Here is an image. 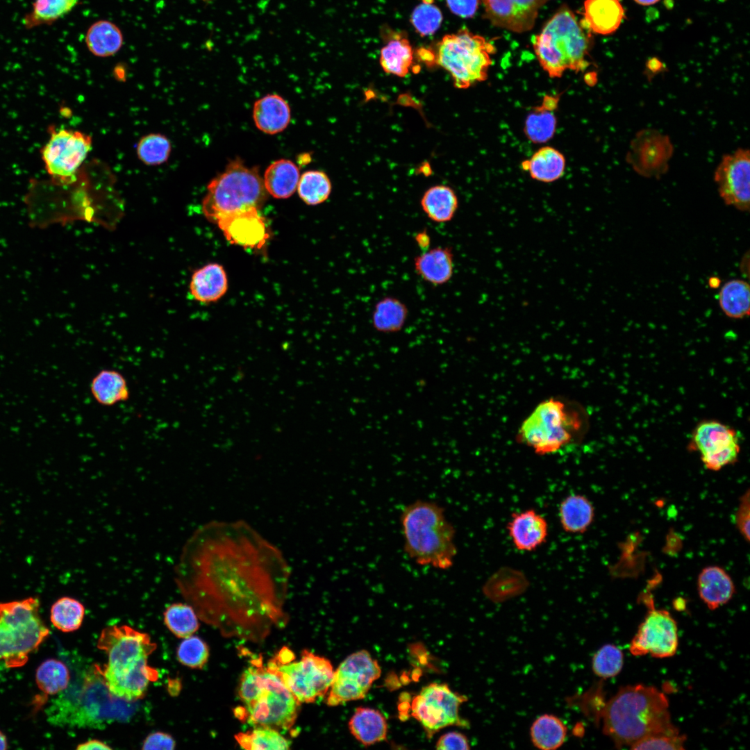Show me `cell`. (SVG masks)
I'll return each instance as SVG.
<instances>
[{"label": "cell", "mask_w": 750, "mask_h": 750, "mask_svg": "<svg viewBox=\"0 0 750 750\" xmlns=\"http://www.w3.org/2000/svg\"><path fill=\"white\" fill-rule=\"evenodd\" d=\"M594 516V507L584 494H569L562 499L558 506L560 526L569 534L585 533L593 523Z\"/></svg>", "instance_id": "cell-28"}, {"label": "cell", "mask_w": 750, "mask_h": 750, "mask_svg": "<svg viewBox=\"0 0 750 750\" xmlns=\"http://www.w3.org/2000/svg\"><path fill=\"white\" fill-rule=\"evenodd\" d=\"M566 160L558 149L545 146L522 162V167L531 177L542 183H552L560 178L565 170Z\"/></svg>", "instance_id": "cell-33"}, {"label": "cell", "mask_w": 750, "mask_h": 750, "mask_svg": "<svg viewBox=\"0 0 750 750\" xmlns=\"http://www.w3.org/2000/svg\"><path fill=\"white\" fill-rule=\"evenodd\" d=\"M85 615V607L78 600L62 597L51 606L50 619L58 630L69 633L80 628Z\"/></svg>", "instance_id": "cell-43"}, {"label": "cell", "mask_w": 750, "mask_h": 750, "mask_svg": "<svg viewBox=\"0 0 750 750\" xmlns=\"http://www.w3.org/2000/svg\"><path fill=\"white\" fill-rule=\"evenodd\" d=\"M90 391L95 401L103 406H113L130 397L126 378L114 369L98 372L90 381Z\"/></svg>", "instance_id": "cell-30"}, {"label": "cell", "mask_w": 750, "mask_h": 750, "mask_svg": "<svg viewBox=\"0 0 750 750\" xmlns=\"http://www.w3.org/2000/svg\"><path fill=\"white\" fill-rule=\"evenodd\" d=\"M415 240L417 244L424 251L428 249L431 238L427 231H421L416 233Z\"/></svg>", "instance_id": "cell-58"}, {"label": "cell", "mask_w": 750, "mask_h": 750, "mask_svg": "<svg viewBox=\"0 0 750 750\" xmlns=\"http://www.w3.org/2000/svg\"><path fill=\"white\" fill-rule=\"evenodd\" d=\"M349 728L354 738L365 746L386 740L388 724L378 710L370 708H356Z\"/></svg>", "instance_id": "cell-35"}, {"label": "cell", "mask_w": 750, "mask_h": 750, "mask_svg": "<svg viewBox=\"0 0 750 750\" xmlns=\"http://www.w3.org/2000/svg\"><path fill=\"white\" fill-rule=\"evenodd\" d=\"M408 317V308L400 299L385 297L374 305L371 322L375 331L381 333H395L404 327Z\"/></svg>", "instance_id": "cell-37"}, {"label": "cell", "mask_w": 750, "mask_h": 750, "mask_svg": "<svg viewBox=\"0 0 750 750\" xmlns=\"http://www.w3.org/2000/svg\"><path fill=\"white\" fill-rule=\"evenodd\" d=\"M216 224L231 243L243 247L260 249L268 238L265 219L258 208L229 215Z\"/></svg>", "instance_id": "cell-22"}, {"label": "cell", "mask_w": 750, "mask_h": 750, "mask_svg": "<svg viewBox=\"0 0 750 750\" xmlns=\"http://www.w3.org/2000/svg\"><path fill=\"white\" fill-rule=\"evenodd\" d=\"M266 192L256 167L234 160L208 184L202 211L209 221L216 223L231 214L259 209L266 199Z\"/></svg>", "instance_id": "cell-8"}, {"label": "cell", "mask_w": 750, "mask_h": 750, "mask_svg": "<svg viewBox=\"0 0 750 750\" xmlns=\"http://www.w3.org/2000/svg\"><path fill=\"white\" fill-rule=\"evenodd\" d=\"M420 206L431 221L443 224L451 221L454 217L458 208V199L451 188L438 185L425 191L420 200Z\"/></svg>", "instance_id": "cell-34"}, {"label": "cell", "mask_w": 750, "mask_h": 750, "mask_svg": "<svg viewBox=\"0 0 750 750\" xmlns=\"http://www.w3.org/2000/svg\"><path fill=\"white\" fill-rule=\"evenodd\" d=\"M623 664V652L613 644L603 645L597 651L592 659V669L594 674L603 679L617 676L621 672Z\"/></svg>", "instance_id": "cell-48"}, {"label": "cell", "mask_w": 750, "mask_h": 750, "mask_svg": "<svg viewBox=\"0 0 750 750\" xmlns=\"http://www.w3.org/2000/svg\"><path fill=\"white\" fill-rule=\"evenodd\" d=\"M76 678L46 708L49 724L101 729L115 722H128L138 711L137 701L124 700L110 692L100 665H90Z\"/></svg>", "instance_id": "cell-3"}, {"label": "cell", "mask_w": 750, "mask_h": 750, "mask_svg": "<svg viewBox=\"0 0 750 750\" xmlns=\"http://www.w3.org/2000/svg\"><path fill=\"white\" fill-rule=\"evenodd\" d=\"M419 56L426 62L430 63L435 61V53L428 49H422L418 52Z\"/></svg>", "instance_id": "cell-59"}, {"label": "cell", "mask_w": 750, "mask_h": 750, "mask_svg": "<svg viewBox=\"0 0 750 750\" xmlns=\"http://www.w3.org/2000/svg\"><path fill=\"white\" fill-rule=\"evenodd\" d=\"M560 95L546 94L540 105L533 108L528 114L524 132L528 140L535 144H544L550 140L556 131V111Z\"/></svg>", "instance_id": "cell-27"}, {"label": "cell", "mask_w": 750, "mask_h": 750, "mask_svg": "<svg viewBox=\"0 0 750 750\" xmlns=\"http://www.w3.org/2000/svg\"><path fill=\"white\" fill-rule=\"evenodd\" d=\"M381 673L378 662L367 651L351 654L334 671L326 703L335 706L363 699Z\"/></svg>", "instance_id": "cell-16"}, {"label": "cell", "mask_w": 750, "mask_h": 750, "mask_svg": "<svg viewBox=\"0 0 750 750\" xmlns=\"http://www.w3.org/2000/svg\"><path fill=\"white\" fill-rule=\"evenodd\" d=\"M256 127L265 133L283 131L290 121V108L287 101L277 94H268L258 99L253 109Z\"/></svg>", "instance_id": "cell-29"}, {"label": "cell", "mask_w": 750, "mask_h": 750, "mask_svg": "<svg viewBox=\"0 0 750 750\" xmlns=\"http://www.w3.org/2000/svg\"><path fill=\"white\" fill-rule=\"evenodd\" d=\"M49 634L38 597L0 603V660L9 666L24 664Z\"/></svg>", "instance_id": "cell-9"}, {"label": "cell", "mask_w": 750, "mask_h": 750, "mask_svg": "<svg viewBox=\"0 0 750 750\" xmlns=\"http://www.w3.org/2000/svg\"><path fill=\"white\" fill-rule=\"evenodd\" d=\"M413 58L414 52L408 40L396 34L381 49L379 62L387 74L404 77L410 72Z\"/></svg>", "instance_id": "cell-39"}, {"label": "cell", "mask_w": 750, "mask_h": 750, "mask_svg": "<svg viewBox=\"0 0 750 750\" xmlns=\"http://www.w3.org/2000/svg\"><path fill=\"white\" fill-rule=\"evenodd\" d=\"M235 738L241 747L249 750L288 749L291 745L278 730L265 726L239 733Z\"/></svg>", "instance_id": "cell-45"}, {"label": "cell", "mask_w": 750, "mask_h": 750, "mask_svg": "<svg viewBox=\"0 0 750 750\" xmlns=\"http://www.w3.org/2000/svg\"><path fill=\"white\" fill-rule=\"evenodd\" d=\"M438 749H469L467 738L461 733L452 731L442 735L436 743Z\"/></svg>", "instance_id": "cell-55"}, {"label": "cell", "mask_w": 750, "mask_h": 750, "mask_svg": "<svg viewBox=\"0 0 750 750\" xmlns=\"http://www.w3.org/2000/svg\"><path fill=\"white\" fill-rule=\"evenodd\" d=\"M446 3L449 10L456 15L469 18L475 15L479 0H446Z\"/></svg>", "instance_id": "cell-56"}, {"label": "cell", "mask_w": 750, "mask_h": 750, "mask_svg": "<svg viewBox=\"0 0 750 750\" xmlns=\"http://www.w3.org/2000/svg\"><path fill=\"white\" fill-rule=\"evenodd\" d=\"M299 178V168L293 162L280 159L268 166L262 180L269 194L276 199H286L297 190Z\"/></svg>", "instance_id": "cell-36"}, {"label": "cell", "mask_w": 750, "mask_h": 750, "mask_svg": "<svg viewBox=\"0 0 750 750\" xmlns=\"http://www.w3.org/2000/svg\"><path fill=\"white\" fill-rule=\"evenodd\" d=\"M496 51L484 37L464 28L442 38L435 62L450 74L456 88L467 89L487 79Z\"/></svg>", "instance_id": "cell-10"}, {"label": "cell", "mask_w": 750, "mask_h": 750, "mask_svg": "<svg viewBox=\"0 0 750 750\" xmlns=\"http://www.w3.org/2000/svg\"><path fill=\"white\" fill-rule=\"evenodd\" d=\"M595 723L616 747H631L642 739L669 730L672 723L667 697L653 686L642 684L622 687L604 700L602 688L594 685L581 694L567 698Z\"/></svg>", "instance_id": "cell-2"}, {"label": "cell", "mask_w": 750, "mask_h": 750, "mask_svg": "<svg viewBox=\"0 0 750 750\" xmlns=\"http://www.w3.org/2000/svg\"><path fill=\"white\" fill-rule=\"evenodd\" d=\"M644 600L648 610L630 642V652L635 656L647 654L658 658L673 656L678 646L676 620L667 610L655 608L651 597H645Z\"/></svg>", "instance_id": "cell-15"}, {"label": "cell", "mask_w": 750, "mask_h": 750, "mask_svg": "<svg viewBox=\"0 0 750 750\" xmlns=\"http://www.w3.org/2000/svg\"><path fill=\"white\" fill-rule=\"evenodd\" d=\"M567 728L557 716L544 714L535 719L530 728L533 745L542 750H553L565 741Z\"/></svg>", "instance_id": "cell-40"}, {"label": "cell", "mask_w": 750, "mask_h": 750, "mask_svg": "<svg viewBox=\"0 0 750 750\" xmlns=\"http://www.w3.org/2000/svg\"><path fill=\"white\" fill-rule=\"evenodd\" d=\"M735 522L736 527L743 538L749 542L750 528V493L747 490L740 498L736 510Z\"/></svg>", "instance_id": "cell-53"}, {"label": "cell", "mask_w": 750, "mask_h": 750, "mask_svg": "<svg viewBox=\"0 0 750 750\" xmlns=\"http://www.w3.org/2000/svg\"><path fill=\"white\" fill-rule=\"evenodd\" d=\"M582 25L591 33L607 35L615 33L625 17L620 0H585Z\"/></svg>", "instance_id": "cell-26"}, {"label": "cell", "mask_w": 750, "mask_h": 750, "mask_svg": "<svg viewBox=\"0 0 750 750\" xmlns=\"http://www.w3.org/2000/svg\"><path fill=\"white\" fill-rule=\"evenodd\" d=\"M171 149V143L165 135L151 133L141 138L137 153L140 160L145 164L157 165L168 159Z\"/></svg>", "instance_id": "cell-49"}, {"label": "cell", "mask_w": 750, "mask_h": 750, "mask_svg": "<svg viewBox=\"0 0 750 750\" xmlns=\"http://www.w3.org/2000/svg\"><path fill=\"white\" fill-rule=\"evenodd\" d=\"M484 17L494 26L517 33L531 31L548 0H481Z\"/></svg>", "instance_id": "cell-20"}, {"label": "cell", "mask_w": 750, "mask_h": 750, "mask_svg": "<svg viewBox=\"0 0 750 750\" xmlns=\"http://www.w3.org/2000/svg\"><path fill=\"white\" fill-rule=\"evenodd\" d=\"M331 188V182L324 172L311 170L300 176L297 190L306 204L314 206L324 202L328 198Z\"/></svg>", "instance_id": "cell-46"}, {"label": "cell", "mask_w": 750, "mask_h": 750, "mask_svg": "<svg viewBox=\"0 0 750 750\" xmlns=\"http://www.w3.org/2000/svg\"><path fill=\"white\" fill-rule=\"evenodd\" d=\"M697 591L701 600L711 610L728 603L735 592L730 575L719 566L704 567L699 574Z\"/></svg>", "instance_id": "cell-25"}, {"label": "cell", "mask_w": 750, "mask_h": 750, "mask_svg": "<svg viewBox=\"0 0 750 750\" xmlns=\"http://www.w3.org/2000/svg\"><path fill=\"white\" fill-rule=\"evenodd\" d=\"M174 581L207 622H256L282 616L290 576L282 552L248 523L212 521L185 543Z\"/></svg>", "instance_id": "cell-1"}, {"label": "cell", "mask_w": 750, "mask_h": 750, "mask_svg": "<svg viewBox=\"0 0 750 750\" xmlns=\"http://www.w3.org/2000/svg\"><path fill=\"white\" fill-rule=\"evenodd\" d=\"M528 585V579L522 571L506 566L499 568L488 577L483 592L488 599L501 601L523 593Z\"/></svg>", "instance_id": "cell-32"}, {"label": "cell", "mask_w": 750, "mask_h": 750, "mask_svg": "<svg viewBox=\"0 0 750 750\" xmlns=\"http://www.w3.org/2000/svg\"><path fill=\"white\" fill-rule=\"evenodd\" d=\"M176 656L183 665L192 669H201L208 660L209 649L202 639L191 635L180 643Z\"/></svg>", "instance_id": "cell-50"}, {"label": "cell", "mask_w": 750, "mask_h": 750, "mask_svg": "<svg viewBox=\"0 0 750 750\" xmlns=\"http://www.w3.org/2000/svg\"><path fill=\"white\" fill-rule=\"evenodd\" d=\"M78 2V0H35L24 23L28 28L51 24L69 13Z\"/></svg>", "instance_id": "cell-47"}, {"label": "cell", "mask_w": 750, "mask_h": 750, "mask_svg": "<svg viewBox=\"0 0 750 750\" xmlns=\"http://www.w3.org/2000/svg\"><path fill=\"white\" fill-rule=\"evenodd\" d=\"M175 747L176 742L171 735L162 731H156L147 735V737L143 741L142 749L143 750H171L174 749Z\"/></svg>", "instance_id": "cell-54"}, {"label": "cell", "mask_w": 750, "mask_h": 750, "mask_svg": "<svg viewBox=\"0 0 750 750\" xmlns=\"http://www.w3.org/2000/svg\"><path fill=\"white\" fill-rule=\"evenodd\" d=\"M228 281L224 267L210 263L196 270L191 278L190 292L194 299L203 303L216 301L227 291Z\"/></svg>", "instance_id": "cell-31"}, {"label": "cell", "mask_w": 750, "mask_h": 750, "mask_svg": "<svg viewBox=\"0 0 750 750\" xmlns=\"http://www.w3.org/2000/svg\"><path fill=\"white\" fill-rule=\"evenodd\" d=\"M35 680L44 694L55 695L65 690L71 681L67 665L56 659L44 661L37 669Z\"/></svg>", "instance_id": "cell-42"}, {"label": "cell", "mask_w": 750, "mask_h": 750, "mask_svg": "<svg viewBox=\"0 0 750 750\" xmlns=\"http://www.w3.org/2000/svg\"><path fill=\"white\" fill-rule=\"evenodd\" d=\"M85 43L93 55L108 57L115 54L122 48L123 35L114 23L108 20H100L92 24L88 28Z\"/></svg>", "instance_id": "cell-38"}, {"label": "cell", "mask_w": 750, "mask_h": 750, "mask_svg": "<svg viewBox=\"0 0 750 750\" xmlns=\"http://www.w3.org/2000/svg\"><path fill=\"white\" fill-rule=\"evenodd\" d=\"M719 283V279L717 278H716L715 277H712L709 280V285L712 288L717 287Z\"/></svg>", "instance_id": "cell-62"}, {"label": "cell", "mask_w": 750, "mask_h": 750, "mask_svg": "<svg viewBox=\"0 0 750 750\" xmlns=\"http://www.w3.org/2000/svg\"><path fill=\"white\" fill-rule=\"evenodd\" d=\"M164 622L167 628L177 638H185L193 635L199 628L197 614L188 603H174L164 611Z\"/></svg>", "instance_id": "cell-44"}, {"label": "cell", "mask_w": 750, "mask_h": 750, "mask_svg": "<svg viewBox=\"0 0 750 750\" xmlns=\"http://www.w3.org/2000/svg\"><path fill=\"white\" fill-rule=\"evenodd\" d=\"M638 4L641 6H651L656 3L660 0H633Z\"/></svg>", "instance_id": "cell-61"}, {"label": "cell", "mask_w": 750, "mask_h": 750, "mask_svg": "<svg viewBox=\"0 0 750 750\" xmlns=\"http://www.w3.org/2000/svg\"><path fill=\"white\" fill-rule=\"evenodd\" d=\"M8 747V742L6 735L0 731V749H6Z\"/></svg>", "instance_id": "cell-60"}, {"label": "cell", "mask_w": 750, "mask_h": 750, "mask_svg": "<svg viewBox=\"0 0 750 750\" xmlns=\"http://www.w3.org/2000/svg\"><path fill=\"white\" fill-rule=\"evenodd\" d=\"M238 694L243 704L235 711L240 719L276 730H288L294 724L301 703L260 658L251 660L242 673Z\"/></svg>", "instance_id": "cell-5"}, {"label": "cell", "mask_w": 750, "mask_h": 750, "mask_svg": "<svg viewBox=\"0 0 750 750\" xmlns=\"http://www.w3.org/2000/svg\"><path fill=\"white\" fill-rule=\"evenodd\" d=\"M276 672L300 703H312L324 696L333 681L330 661L308 650L294 660L293 652L283 647L267 665Z\"/></svg>", "instance_id": "cell-11"}, {"label": "cell", "mask_w": 750, "mask_h": 750, "mask_svg": "<svg viewBox=\"0 0 750 750\" xmlns=\"http://www.w3.org/2000/svg\"><path fill=\"white\" fill-rule=\"evenodd\" d=\"M590 33L568 6L556 10L533 40L536 58L549 77L560 78L567 69L579 72L588 67Z\"/></svg>", "instance_id": "cell-7"}, {"label": "cell", "mask_w": 750, "mask_h": 750, "mask_svg": "<svg viewBox=\"0 0 750 750\" xmlns=\"http://www.w3.org/2000/svg\"><path fill=\"white\" fill-rule=\"evenodd\" d=\"M588 428L589 417L582 406L551 397L540 402L522 422L517 439L535 453L549 455L578 444Z\"/></svg>", "instance_id": "cell-6"}, {"label": "cell", "mask_w": 750, "mask_h": 750, "mask_svg": "<svg viewBox=\"0 0 750 750\" xmlns=\"http://www.w3.org/2000/svg\"><path fill=\"white\" fill-rule=\"evenodd\" d=\"M507 530L515 549L523 552L539 548L546 542L549 534L547 521L534 509L512 513Z\"/></svg>", "instance_id": "cell-23"}, {"label": "cell", "mask_w": 750, "mask_h": 750, "mask_svg": "<svg viewBox=\"0 0 750 750\" xmlns=\"http://www.w3.org/2000/svg\"><path fill=\"white\" fill-rule=\"evenodd\" d=\"M101 673L110 692L115 697L137 701L144 697L150 682L158 677L156 669L147 664V659L120 667L105 665Z\"/></svg>", "instance_id": "cell-21"}, {"label": "cell", "mask_w": 750, "mask_h": 750, "mask_svg": "<svg viewBox=\"0 0 750 750\" xmlns=\"http://www.w3.org/2000/svg\"><path fill=\"white\" fill-rule=\"evenodd\" d=\"M442 14L433 3H422L412 11L411 23L416 31L422 36L431 35L440 28Z\"/></svg>", "instance_id": "cell-52"}, {"label": "cell", "mask_w": 750, "mask_h": 750, "mask_svg": "<svg viewBox=\"0 0 750 750\" xmlns=\"http://www.w3.org/2000/svg\"><path fill=\"white\" fill-rule=\"evenodd\" d=\"M467 699L445 683H433L413 697L411 715L420 722L429 738L446 726L469 727V722L459 715V707Z\"/></svg>", "instance_id": "cell-13"}, {"label": "cell", "mask_w": 750, "mask_h": 750, "mask_svg": "<svg viewBox=\"0 0 750 750\" xmlns=\"http://www.w3.org/2000/svg\"><path fill=\"white\" fill-rule=\"evenodd\" d=\"M434 0H422V3H433Z\"/></svg>", "instance_id": "cell-63"}, {"label": "cell", "mask_w": 750, "mask_h": 750, "mask_svg": "<svg viewBox=\"0 0 750 750\" xmlns=\"http://www.w3.org/2000/svg\"><path fill=\"white\" fill-rule=\"evenodd\" d=\"M750 288L741 279L726 282L719 292V304L723 312L733 319L749 315Z\"/></svg>", "instance_id": "cell-41"}, {"label": "cell", "mask_w": 750, "mask_h": 750, "mask_svg": "<svg viewBox=\"0 0 750 750\" xmlns=\"http://www.w3.org/2000/svg\"><path fill=\"white\" fill-rule=\"evenodd\" d=\"M76 749H78V750H90V749H104V750H106V749H112V748L110 746H108L107 744H106L105 742H102L101 740L94 739V740H88V741H86L85 742L79 744L76 747Z\"/></svg>", "instance_id": "cell-57"}, {"label": "cell", "mask_w": 750, "mask_h": 750, "mask_svg": "<svg viewBox=\"0 0 750 750\" xmlns=\"http://www.w3.org/2000/svg\"><path fill=\"white\" fill-rule=\"evenodd\" d=\"M415 273L426 283L440 286L448 283L454 272V256L449 247H435L424 251L413 260Z\"/></svg>", "instance_id": "cell-24"}, {"label": "cell", "mask_w": 750, "mask_h": 750, "mask_svg": "<svg viewBox=\"0 0 750 750\" xmlns=\"http://www.w3.org/2000/svg\"><path fill=\"white\" fill-rule=\"evenodd\" d=\"M688 449L697 452L704 467L719 471L738 460L740 442L738 433L718 420L700 422L694 428Z\"/></svg>", "instance_id": "cell-14"}, {"label": "cell", "mask_w": 750, "mask_h": 750, "mask_svg": "<svg viewBox=\"0 0 750 750\" xmlns=\"http://www.w3.org/2000/svg\"><path fill=\"white\" fill-rule=\"evenodd\" d=\"M97 647L108 656V666L120 667L147 659L156 649L150 636L129 626H110L103 628Z\"/></svg>", "instance_id": "cell-17"}, {"label": "cell", "mask_w": 750, "mask_h": 750, "mask_svg": "<svg viewBox=\"0 0 750 750\" xmlns=\"http://www.w3.org/2000/svg\"><path fill=\"white\" fill-rule=\"evenodd\" d=\"M686 737L676 726L653 734L636 742L630 748L634 750H683L685 749Z\"/></svg>", "instance_id": "cell-51"}, {"label": "cell", "mask_w": 750, "mask_h": 750, "mask_svg": "<svg viewBox=\"0 0 750 750\" xmlns=\"http://www.w3.org/2000/svg\"><path fill=\"white\" fill-rule=\"evenodd\" d=\"M718 192L728 206L748 211L750 206V154L749 149L739 148L724 155L715 174Z\"/></svg>", "instance_id": "cell-18"}, {"label": "cell", "mask_w": 750, "mask_h": 750, "mask_svg": "<svg viewBox=\"0 0 750 750\" xmlns=\"http://www.w3.org/2000/svg\"><path fill=\"white\" fill-rule=\"evenodd\" d=\"M92 147L90 135L78 131L50 128V138L41 149L45 169L56 185L76 181L79 167Z\"/></svg>", "instance_id": "cell-12"}, {"label": "cell", "mask_w": 750, "mask_h": 750, "mask_svg": "<svg viewBox=\"0 0 750 750\" xmlns=\"http://www.w3.org/2000/svg\"><path fill=\"white\" fill-rule=\"evenodd\" d=\"M403 548L415 564L447 571L457 556L456 529L443 506L434 501L416 499L400 514Z\"/></svg>", "instance_id": "cell-4"}, {"label": "cell", "mask_w": 750, "mask_h": 750, "mask_svg": "<svg viewBox=\"0 0 750 750\" xmlns=\"http://www.w3.org/2000/svg\"><path fill=\"white\" fill-rule=\"evenodd\" d=\"M673 151L667 135L654 129H644L632 140L626 161L640 175L660 178L667 172Z\"/></svg>", "instance_id": "cell-19"}]
</instances>
